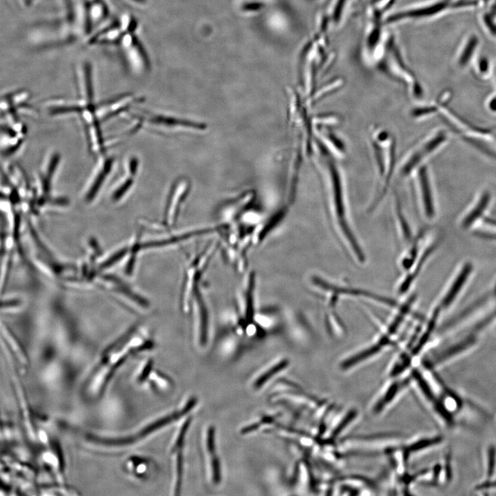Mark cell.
Masks as SVG:
<instances>
[{
    "mask_svg": "<svg viewBox=\"0 0 496 496\" xmlns=\"http://www.w3.org/2000/svg\"><path fill=\"white\" fill-rule=\"evenodd\" d=\"M76 89V99L50 100L46 103L47 110L54 116L76 115L83 126L88 150L93 156L97 157L107 152L110 143L104 138L101 129V101H95L92 66L88 61L78 65Z\"/></svg>",
    "mask_w": 496,
    "mask_h": 496,
    "instance_id": "1",
    "label": "cell"
},
{
    "mask_svg": "<svg viewBox=\"0 0 496 496\" xmlns=\"http://www.w3.org/2000/svg\"><path fill=\"white\" fill-rule=\"evenodd\" d=\"M138 327L127 331L110 344L83 378L80 385L82 398L93 401L101 397L116 370L132 355L153 347L150 339L136 338Z\"/></svg>",
    "mask_w": 496,
    "mask_h": 496,
    "instance_id": "2",
    "label": "cell"
},
{
    "mask_svg": "<svg viewBox=\"0 0 496 496\" xmlns=\"http://www.w3.org/2000/svg\"><path fill=\"white\" fill-rule=\"evenodd\" d=\"M315 153L318 154L315 155L321 170L331 216L348 240L349 245L353 247L355 256L362 260V254L348 223L345 183L342 172L335 160L337 156L318 139L316 141Z\"/></svg>",
    "mask_w": 496,
    "mask_h": 496,
    "instance_id": "3",
    "label": "cell"
},
{
    "mask_svg": "<svg viewBox=\"0 0 496 496\" xmlns=\"http://www.w3.org/2000/svg\"><path fill=\"white\" fill-rule=\"evenodd\" d=\"M67 11L59 25L65 42L87 40L106 22L108 7L103 0H65Z\"/></svg>",
    "mask_w": 496,
    "mask_h": 496,
    "instance_id": "4",
    "label": "cell"
},
{
    "mask_svg": "<svg viewBox=\"0 0 496 496\" xmlns=\"http://www.w3.org/2000/svg\"><path fill=\"white\" fill-rule=\"evenodd\" d=\"M370 147L377 177L373 203L377 205L386 194L396 167V142L387 130L375 127L369 136Z\"/></svg>",
    "mask_w": 496,
    "mask_h": 496,
    "instance_id": "5",
    "label": "cell"
},
{
    "mask_svg": "<svg viewBox=\"0 0 496 496\" xmlns=\"http://www.w3.org/2000/svg\"><path fill=\"white\" fill-rule=\"evenodd\" d=\"M256 276L254 271L245 273L236 296L234 327L237 334L249 338L265 335L256 323L258 312L256 303Z\"/></svg>",
    "mask_w": 496,
    "mask_h": 496,
    "instance_id": "6",
    "label": "cell"
},
{
    "mask_svg": "<svg viewBox=\"0 0 496 496\" xmlns=\"http://www.w3.org/2000/svg\"><path fill=\"white\" fill-rule=\"evenodd\" d=\"M220 246V242L211 241L203 251L186 262L179 298L180 309L183 313H188L193 294L203 287L205 272Z\"/></svg>",
    "mask_w": 496,
    "mask_h": 496,
    "instance_id": "7",
    "label": "cell"
},
{
    "mask_svg": "<svg viewBox=\"0 0 496 496\" xmlns=\"http://www.w3.org/2000/svg\"><path fill=\"white\" fill-rule=\"evenodd\" d=\"M448 135L443 129H436L411 149L399 166L402 177L411 176L426 160L440 151L448 142Z\"/></svg>",
    "mask_w": 496,
    "mask_h": 496,
    "instance_id": "8",
    "label": "cell"
},
{
    "mask_svg": "<svg viewBox=\"0 0 496 496\" xmlns=\"http://www.w3.org/2000/svg\"><path fill=\"white\" fill-rule=\"evenodd\" d=\"M191 318V325L201 347H205L208 341L210 325L209 310L202 287L192 296L188 313Z\"/></svg>",
    "mask_w": 496,
    "mask_h": 496,
    "instance_id": "9",
    "label": "cell"
},
{
    "mask_svg": "<svg viewBox=\"0 0 496 496\" xmlns=\"http://www.w3.org/2000/svg\"><path fill=\"white\" fill-rule=\"evenodd\" d=\"M115 160L113 156L104 154L96 158V163L82 189L83 200L90 204L100 194L110 175Z\"/></svg>",
    "mask_w": 496,
    "mask_h": 496,
    "instance_id": "10",
    "label": "cell"
},
{
    "mask_svg": "<svg viewBox=\"0 0 496 496\" xmlns=\"http://www.w3.org/2000/svg\"><path fill=\"white\" fill-rule=\"evenodd\" d=\"M414 174V187L420 208L424 216L431 219L435 214V196L431 172L425 164L417 169Z\"/></svg>",
    "mask_w": 496,
    "mask_h": 496,
    "instance_id": "11",
    "label": "cell"
},
{
    "mask_svg": "<svg viewBox=\"0 0 496 496\" xmlns=\"http://www.w3.org/2000/svg\"><path fill=\"white\" fill-rule=\"evenodd\" d=\"M138 167V159L130 156L123 163V172L112 184L109 190L110 199L117 203L124 200L132 190Z\"/></svg>",
    "mask_w": 496,
    "mask_h": 496,
    "instance_id": "12",
    "label": "cell"
},
{
    "mask_svg": "<svg viewBox=\"0 0 496 496\" xmlns=\"http://www.w3.org/2000/svg\"><path fill=\"white\" fill-rule=\"evenodd\" d=\"M34 110L30 102V93L23 90L7 93L1 99V116L6 121H17L20 114Z\"/></svg>",
    "mask_w": 496,
    "mask_h": 496,
    "instance_id": "13",
    "label": "cell"
},
{
    "mask_svg": "<svg viewBox=\"0 0 496 496\" xmlns=\"http://www.w3.org/2000/svg\"><path fill=\"white\" fill-rule=\"evenodd\" d=\"M196 402V398L192 397L182 409L176 411L172 414L165 415L149 423V424L141 428L137 432H134L127 435H124V439L126 444L128 446L131 444H133L136 442H139V440L145 438V437L148 436L153 432H155L158 429L161 428L167 424L177 420L180 417L188 413L194 408Z\"/></svg>",
    "mask_w": 496,
    "mask_h": 496,
    "instance_id": "14",
    "label": "cell"
},
{
    "mask_svg": "<svg viewBox=\"0 0 496 496\" xmlns=\"http://www.w3.org/2000/svg\"><path fill=\"white\" fill-rule=\"evenodd\" d=\"M134 30L125 31L116 45L118 47L127 68L132 71L137 72L142 68L143 61L142 53L134 35Z\"/></svg>",
    "mask_w": 496,
    "mask_h": 496,
    "instance_id": "15",
    "label": "cell"
},
{
    "mask_svg": "<svg viewBox=\"0 0 496 496\" xmlns=\"http://www.w3.org/2000/svg\"><path fill=\"white\" fill-rule=\"evenodd\" d=\"M492 199V192L489 189H482L476 196L469 209L462 216L461 218L462 227L468 228L481 218L489 207Z\"/></svg>",
    "mask_w": 496,
    "mask_h": 496,
    "instance_id": "16",
    "label": "cell"
},
{
    "mask_svg": "<svg viewBox=\"0 0 496 496\" xmlns=\"http://www.w3.org/2000/svg\"><path fill=\"white\" fill-rule=\"evenodd\" d=\"M471 270V265L468 264L465 266L462 271L459 273L458 276L455 279L451 287L449 288L447 293L445 295L442 304L445 307L448 306L451 302L455 298V296L462 288V286L465 282L468 275Z\"/></svg>",
    "mask_w": 496,
    "mask_h": 496,
    "instance_id": "17",
    "label": "cell"
},
{
    "mask_svg": "<svg viewBox=\"0 0 496 496\" xmlns=\"http://www.w3.org/2000/svg\"><path fill=\"white\" fill-rule=\"evenodd\" d=\"M484 459L486 477L484 481H490L493 479L496 470V446L495 444H489L487 446Z\"/></svg>",
    "mask_w": 496,
    "mask_h": 496,
    "instance_id": "18",
    "label": "cell"
},
{
    "mask_svg": "<svg viewBox=\"0 0 496 496\" xmlns=\"http://www.w3.org/2000/svg\"><path fill=\"white\" fill-rule=\"evenodd\" d=\"M289 362L287 360H282L272 366L267 371L262 373L254 382V387L256 389H260L264 384H265L269 379L273 378L276 374L283 370L287 366Z\"/></svg>",
    "mask_w": 496,
    "mask_h": 496,
    "instance_id": "19",
    "label": "cell"
},
{
    "mask_svg": "<svg viewBox=\"0 0 496 496\" xmlns=\"http://www.w3.org/2000/svg\"><path fill=\"white\" fill-rule=\"evenodd\" d=\"M129 252L130 246L124 247L117 250L116 252L113 253L111 256L104 260L101 263H100L99 269L104 270L112 267L113 265H114V264L117 263L122 258H123L126 255L129 254Z\"/></svg>",
    "mask_w": 496,
    "mask_h": 496,
    "instance_id": "20",
    "label": "cell"
},
{
    "mask_svg": "<svg viewBox=\"0 0 496 496\" xmlns=\"http://www.w3.org/2000/svg\"><path fill=\"white\" fill-rule=\"evenodd\" d=\"M381 349L380 344H376L374 345L362 352H360L358 354L355 355L354 356L351 357L350 359L346 360L343 363V367L347 368L349 366H351L356 363L367 358L368 357L371 356L372 355L376 353L379 350Z\"/></svg>",
    "mask_w": 496,
    "mask_h": 496,
    "instance_id": "21",
    "label": "cell"
},
{
    "mask_svg": "<svg viewBox=\"0 0 496 496\" xmlns=\"http://www.w3.org/2000/svg\"><path fill=\"white\" fill-rule=\"evenodd\" d=\"M437 112V104L417 107L411 111V115L416 118L429 116Z\"/></svg>",
    "mask_w": 496,
    "mask_h": 496,
    "instance_id": "22",
    "label": "cell"
},
{
    "mask_svg": "<svg viewBox=\"0 0 496 496\" xmlns=\"http://www.w3.org/2000/svg\"><path fill=\"white\" fill-rule=\"evenodd\" d=\"M191 417H188L181 426L174 444L173 445L172 452L174 453L176 450L181 449L183 445L186 433L189 428L191 422Z\"/></svg>",
    "mask_w": 496,
    "mask_h": 496,
    "instance_id": "23",
    "label": "cell"
},
{
    "mask_svg": "<svg viewBox=\"0 0 496 496\" xmlns=\"http://www.w3.org/2000/svg\"><path fill=\"white\" fill-rule=\"evenodd\" d=\"M180 450L181 449H179V452H178L176 457V482L175 486V495L179 494L182 483L183 459V453Z\"/></svg>",
    "mask_w": 496,
    "mask_h": 496,
    "instance_id": "24",
    "label": "cell"
},
{
    "mask_svg": "<svg viewBox=\"0 0 496 496\" xmlns=\"http://www.w3.org/2000/svg\"><path fill=\"white\" fill-rule=\"evenodd\" d=\"M210 456H211L210 462H211L212 480L214 484H217L220 482V479H221L220 462H219V459L216 453L214 455H211Z\"/></svg>",
    "mask_w": 496,
    "mask_h": 496,
    "instance_id": "25",
    "label": "cell"
},
{
    "mask_svg": "<svg viewBox=\"0 0 496 496\" xmlns=\"http://www.w3.org/2000/svg\"><path fill=\"white\" fill-rule=\"evenodd\" d=\"M206 447L210 455L216 453L215 428L213 426H209L207 431Z\"/></svg>",
    "mask_w": 496,
    "mask_h": 496,
    "instance_id": "26",
    "label": "cell"
},
{
    "mask_svg": "<svg viewBox=\"0 0 496 496\" xmlns=\"http://www.w3.org/2000/svg\"><path fill=\"white\" fill-rule=\"evenodd\" d=\"M398 389L397 384H394L391 387L389 391L386 393V394L384 396L381 402H380L378 404L376 409L378 411H380L382 407L388 403L389 401L393 399V396L395 395V393L397 392Z\"/></svg>",
    "mask_w": 496,
    "mask_h": 496,
    "instance_id": "27",
    "label": "cell"
},
{
    "mask_svg": "<svg viewBox=\"0 0 496 496\" xmlns=\"http://www.w3.org/2000/svg\"><path fill=\"white\" fill-rule=\"evenodd\" d=\"M354 415L355 413L353 411L349 413L335 429L332 435L333 437L337 436L342 431V429L351 422V420L353 418Z\"/></svg>",
    "mask_w": 496,
    "mask_h": 496,
    "instance_id": "28",
    "label": "cell"
},
{
    "mask_svg": "<svg viewBox=\"0 0 496 496\" xmlns=\"http://www.w3.org/2000/svg\"><path fill=\"white\" fill-rule=\"evenodd\" d=\"M21 304V302L19 299H6L5 302H2V308H10L14 307H18Z\"/></svg>",
    "mask_w": 496,
    "mask_h": 496,
    "instance_id": "29",
    "label": "cell"
},
{
    "mask_svg": "<svg viewBox=\"0 0 496 496\" xmlns=\"http://www.w3.org/2000/svg\"><path fill=\"white\" fill-rule=\"evenodd\" d=\"M484 488L487 490L489 489H496V479L495 480H490L488 482H486L484 484Z\"/></svg>",
    "mask_w": 496,
    "mask_h": 496,
    "instance_id": "30",
    "label": "cell"
},
{
    "mask_svg": "<svg viewBox=\"0 0 496 496\" xmlns=\"http://www.w3.org/2000/svg\"><path fill=\"white\" fill-rule=\"evenodd\" d=\"M34 0H17L21 7L27 8L31 6Z\"/></svg>",
    "mask_w": 496,
    "mask_h": 496,
    "instance_id": "31",
    "label": "cell"
}]
</instances>
